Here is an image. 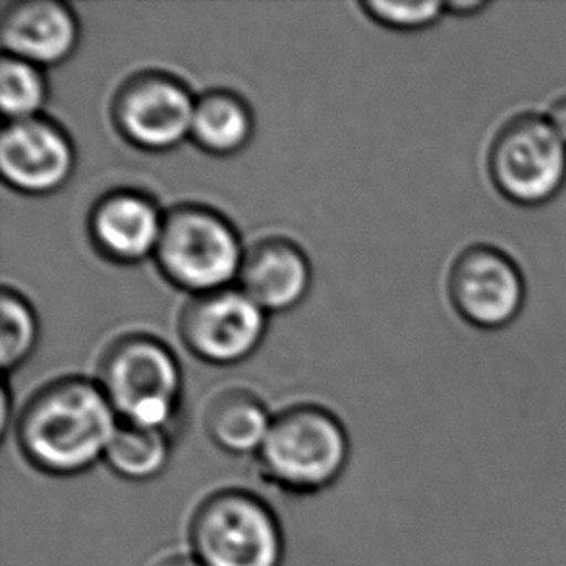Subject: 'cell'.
<instances>
[{
    "label": "cell",
    "mask_w": 566,
    "mask_h": 566,
    "mask_svg": "<svg viewBox=\"0 0 566 566\" xmlns=\"http://www.w3.org/2000/svg\"><path fill=\"white\" fill-rule=\"evenodd\" d=\"M118 423L99 382L64 377L30 398L15 433L31 467L51 475H76L105 459Z\"/></svg>",
    "instance_id": "obj_1"
},
{
    "label": "cell",
    "mask_w": 566,
    "mask_h": 566,
    "mask_svg": "<svg viewBox=\"0 0 566 566\" xmlns=\"http://www.w3.org/2000/svg\"><path fill=\"white\" fill-rule=\"evenodd\" d=\"M258 457L269 482L292 493H315L345 472L350 443L333 413L319 406H294L273 418Z\"/></svg>",
    "instance_id": "obj_2"
},
{
    "label": "cell",
    "mask_w": 566,
    "mask_h": 566,
    "mask_svg": "<svg viewBox=\"0 0 566 566\" xmlns=\"http://www.w3.org/2000/svg\"><path fill=\"white\" fill-rule=\"evenodd\" d=\"M244 250L237 229L203 206H178L165 214L155 261L167 281L191 296L230 289Z\"/></svg>",
    "instance_id": "obj_3"
},
{
    "label": "cell",
    "mask_w": 566,
    "mask_h": 566,
    "mask_svg": "<svg viewBox=\"0 0 566 566\" xmlns=\"http://www.w3.org/2000/svg\"><path fill=\"white\" fill-rule=\"evenodd\" d=\"M97 382L118 420L146 428L167 429L182 397L177 356L149 335H128L108 346Z\"/></svg>",
    "instance_id": "obj_4"
},
{
    "label": "cell",
    "mask_w": 566,
    "mask_h": 566,
    "mask_svg": "<svg viewBox=\"0 0 566 566\" xmlns=\"http://www.w3.org/2000/svg\"><path fill=\"white\" fill-rule=\"evenodd\" d=\"M191 555L203 566H281L283 528L273 509L240 490L207 497L190 524Z\"/></svg>",
    "instance_id": "obj_5"
},
{
    "label": "cell",
    "mask_w": 566,
    "mask_h": 566,
    "mask_svg": "<svg viewBox=\"0 0 566 566\" xmlns=\"http://www.w3.org/2000/svg\"><path fill=\"white\" fill-rule=\"evenodd\" d=\"M488 169L503 198L516 206H544L566 182V144L547 116L522 113L491 142Z\"/></svg>",
    "instance_id": "obj_6"
},
{
    "label": "cell",
    "mask_w": 566,
    "mask_h": 566,
    "mask_svg": "<svg viewBox=\"0 0 566 566\" xmlns=\"http://www.w3.org/2000/svg\"><path fill=\"white\" fill-rule=\"evenodd\" d=\"M178 331L196 358L230 366L260 348L268 314L240 289H222L191 296L180 314Z\"/></svg>",
    "instance_id": "obj_7"
},
{
    "label": "cell",
    "mask_w": 566,
    "mask_h": 566,
    "mask_svg": "<svg viewBox=\"0 0 566 566\" xmlns=\"http://www.w3.org/2000/svg\"><path fill=\"white\" fill-rule=\"evenodd\" d=\"M449 296L464 322L480 329H503L524 307L526 281L509 253L475 244L452 263Z\"/></svg>",
    "instance_id": "obj_8"
},
{
    "label": "cell",
    "mask_w": 566,
    "mask_h": 566,
    "mask_svg": "<svg viewBox=\"0 0 566 566\" xmlns=\"http://www.w3.org/2000/svg\"><path fill=\"white\" fill-rule=\"evenodd\" d=\"M196 99L180 80L142 72L124 82L113 103L116 128L144 151H170L190 138Z\"/></svg>",
    "instance_id": "obj_9"
},
{
    "label": "cell",
    "mask_w": 566,
    "mask_h": 566,
    "mask_svg": "<svg viewBox=\"0 0 566 566\" xmlns=\"http://www.w3.org/2000/svg\"><path fill=\"white\" fill-rule=\"evenodd\" d=\"M76 169L69 134L45 116L8 123L0 136V172L12 190L46 196L66 186Z\"/></svg>",
    "instance_id": "obj_10"
},
{
    "label": "cell",
    "mask_w": 566,
    "mask_h": 566,
    "mask_svg": "<svg viewBox=\"0 0 566 566\" xmlns=\"http://www.w3.org/2000/svg\"><path fill=\"white\" fill-rule=\"evenodd\" d=\"M4 54L39 69L69 61L80 43L74 10L59 0H18L0 15Z\"/></svg>",
    "instance_id": "obj_11"
},
{
    "label": "cell",
    "mask_w": 566,
    "mask_h": 566,
    "mask_svg": "<svg viewBox=\"0 0 566 566\" xmlns=\"http://www.w3.org/2000/svg\"><path fill=\"white\" fill-rule=\"evenodd\" d=\"M165 214L154 199L134 190H116L101 198L90 217L93 244L107 260L136 265L157 252Z\"/></svg>",
    "instance_id": "obj_12"
},
{
    "label": "cell",
    "mask_w": 566,
    "mask_h": 566,
    "mask_svg": "<svg viewBox=\"0 0 566 566\" xmlns=\"http://www.w3.org/2000/svg\"><path fill=\"white\" fill-rule=\"evenodd\" d=\"M238 284L265 314L289 312L306 298L312 265L291 240L265 238L244 253Z\"/></svg>",
    "instance_id": "obj_13"
},
{
    "label": "cell",
    "mask_w": 566,
    "mask_h": 566,
    "mask_svg": "<svg viewBox=\"0 0 566 566\" xmlns=\"http://www.w3.org/2000/svg\"><path fill=\"white\" fill-rule=\"evenodd\" d=\"M271 423L265 405L244 389L222 390L206 410L207 436L230 454L260 452Z\"/></svg>",
    "instance_id": "obj_14"
},
{
    "label": "cell",
    "mask_w": 566,
    "mask_h": 566,
    "mask_svg": "<svg viewBox=\"0 0 566 566\" xmlns=\"http://www.w3.org/2000/svg\"><path fill=\"white\" fill-rule=\"evenodd\" d=\"M252 136V108L237 93L214 90L196 101L190 139L207 154H240Z\"/></svg>",
    "instance_id": "obj_15"
},
{
    "label": "cell",
    "mask_w": 566,
    "mask_h": 566,
    "mask_svg": "<svg viewBox=\"0 0 566 566\" xmlns=\"http://www.w3.org/2000/svg\"><path fill=\"white\" fill-rule=\"evenodd\" d=\"M108 468L130 482H149L165 472L170 460L167 429L120 421L105 452Z\"/></svg>",
    "instance_id": "obj_16"
},
{
    "label": "cell",
    "mask_w": 566,
    "mask_h": 566,
    "mask_svg": "<svg viewBox=\"0 0 566 566\" xmlns=\"http://www.w3.org/2000/svg\"><path fill=\"white\" fill-rule=\"evenodd\" d=\"M49 99L43 70L14 56H2L0 64V107L8 123L41 116Z\"/></svg>",
    "instance_id": "obj_17"
},
{
    "label": "cell",
    "mask_w": 566,
    "mask_h": 566,
    "mask_svg": "<svg viewBox=\"0 0 566 566\" xmlns=\"http://www.w3.org/2000/svg\"><path fill=\"white\" fill-rule=\"evenodd\" d=\"M0 364L4 371H14L30 360L39 340L35 310L20 292L2 289L0 296Z\"/></svg>",
    "instance_id": "obj_18"
},
{
    "label": "cell",
    "mask_w": 566,
    "mask_h": 566,
    "mask_svg": "<svg viewBox=\"0 0 566 566\" xmlns=\"http://www.w3.org/2000/svg\"><path fill=\"white\" fill-rule=\"evenodd\" d=\"M361 10L385 28L398 31L426 30L444 14L443 0L428 2H361Z\"/></svg>",
    "instance_id": "obj_19"
},
{
    "label": "cell",
    "mask_w": 566,
    "mask_h": 566,
    "mask_svg": "<svg viewBox=\"0 0 566 566\" xmlns=\"http://www.w3.org/2000/svg\"><path fill=\"white\" fill-rule=\"evenodd\" d=\"M490 8L488 0H451L444 2V12L452 15H474Z\"/></svg>",
    "instance_id": "obj_20"
},
{
    "label": "cell",
    "mask_w": 566,
    "mask_h": 566,
    "mask_svg": "<svg viewBox=\"0 0 566 566\" xmlns=\"http://www.w3.org/2000/svg\"><path fill=\"white\" fill-rule=\"evenodd\" d=\"M547 120L566 144V95H560L559 99L555 101L549 107Z\"/></svg>",
    "instance_id": "obj_21"
},
{
    "label": "cell",
    "mask_w": 566,
    "mask_h": 566,
    "mask_svg": "<svg viewBox=\"0 0 566 566\" xmlns=\"http://www.w3.org/2000/svg\"><path fill=\"white\" fill-rule=\"evenodd\" d=\"M155 566H203L199 563L193 555H186V553H175V555H167L161 560H157Z\"/></svg>",
    "instance_id": "obj_22"
},
{
    "label": "cell",
    "mask_w": 566,
    "mask_h": 566,
    "mask_svg": "<svg viewBox=\"0 0 566 566\" xmlns=\"http://www.w3.org/2000/svg\"><path fill=\"white\" fill-rule=\"evenodd\" d=\"M0 405H2V418H0V431H2V436L7 433L8 429V410H10V392H8L7 387L2 389V398H0Z\"/></svg>",
    "instance_id": "obj_23"
}]
</instances>
